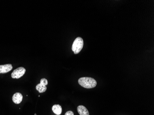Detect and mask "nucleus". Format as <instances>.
<instances>
[{
  "label": "nucleus",
  "instance_id": "obj_1",
  "mask_svg": "<svg viewBox=\"0 0 154 115\" xmlns=\"http://www.w3.org/2000/svg\"><path fill=\"white\" fill-rule=\"evenodd\" d=\"M78 83L80 86L85 89H92L97 85V82L93 78L84 77L79 79Z\"/></svg>",
  "mask_w": 154,
  "mask_h": 115
},
{
  "label": "nucleus",
  "instance_id": "obj_2",
  "mask_svg": "<svg viewBox=\"0 0 154 115\" xmlns=\"http://www.w3.org/2000/svg\"><path fill=\"white\" fill-rule=\"evenodd\" d=\"M83 46H84V41L83 39L80 37H78L73 41L72 49L74 54H78L81 51Z\"/></svg>",
  "mask_w": 154,
  "mask_h": 115
},
{
  "label": "nucleus",
  "instance_id": "obj_3",
  "mask_svg": "<svg viewBox=\"0 0 154 115\" xmlns=\"http://www.w3.org/2000/svg\"><path fill=\"white\" fill-rule=\"evenodd\" d=\"M26 70L23 67H20L14 70L11 74V77L13 79H19L24 76Z\"/></svg>",
  "mask_w": 154,
  "mask_h": 115
},
{
  "label": "nucleus",
  "instance_id": "obj_4",
  "mask_svg": "<svg viewBox=\"0 0 154 115\" xmlns=\"http://www.w3.org/2000/svg\"><path fill=\"white\" fill-rule=\"evenodd\" d=\"M48 84V82L46 79L42 78L41 79L40 83L36 86V89L40 93L45 92L47 90L46 86Z\"/></svg>",
  "mask_w": 154,
  "mask_h": 115
},
{
  "label": "nucleus",
  "instance_id": "obj_5",
  "mask_svg": "<svg viewBox=\"0 0 154 115\" xmlns=\"http://www.w3.org/2000/svg\"><path fill=\"white\" fill-rule=\"evenodd\" d=\"M13 69L11 64H6L4 65H0V74L8 73Z\"/></svg>",
  "mask_w": 154,
  "mask_h": 115
},
{
  "label": "nucleus",
  "instance_id": "obj_6",
  "mask_svg": "<svg viewBox=\"0 0 154 115\" xmlns=\"http://www.w3.org/2000/svg\"><path fill=\"white\" fill-rule=\"evenodd\" d=\"M23 99V96L20 92H16L13 95L12 100L13 102L16 104H19L22 102Z\"/></svg>",
  "mask_w": 154,
  "mask_h": 115
},
{
  "label": "nucleus",
  "instance_id": "obj_7",
  "mask_svg": "<svg viewBox=\"0 0 154 115\" xmlns=\"http://www.w3.org/2000/svg\"><path fill=\"white\" fill-rule=\"evenodd\" d=\"M77 110L80 115H90L88 110L83 105H79L77 108Z\"/></svg>",
  "mask_w": 154,
  "mask_h": 115
},
{
  "label": "nucleus",
  "instance_id": "obj_8",
  "mask_svg": "<svg viewBox=\"0 0 154 115\" xmlns=\"http://www.w3.org/2000/svg\"><path fill=\"white\" fill-rule=\"evenodd\" d=\"M54 114L57 115H60L62 113V109L59 104H54L52 108Z\"/></svg>",
  "mask_w": 154,
  "mask_h": 115
},
{
  "label": "nucleus",
  "instance_id": "obj_9",
  "mask_svg": "<svg viewBox=\"0 0 154 115\" xmlns=\"http://www.w3.org/2000/svg\"><path fill=\"white\" fill-rule=\"evenodd\" d=\"M65 115H74V113L72 111H68L65 113Z\"/></svg>",
  "mask_w": 154,
  "mask_h": 115
},
{
  "label": "nucleus",
  "instance_id": "obj_10",
  "mask_svg": "<svg viewBox=\"0 0 154 115\" xmlns=\"http://www.w3.org/2000/svg\"><path fill=\"white\" fill-rule=\"evenodd\" d=\"M35 115H37V114H36V113H35Z\"/></svg>",
  "mask_w": 154,
  "mask_h": 115
}]
</instances>
